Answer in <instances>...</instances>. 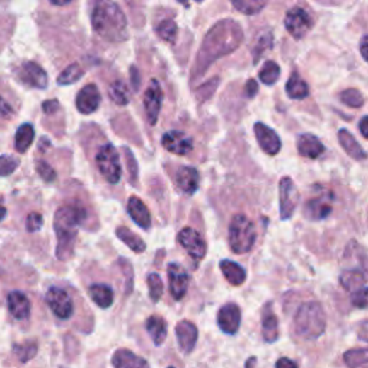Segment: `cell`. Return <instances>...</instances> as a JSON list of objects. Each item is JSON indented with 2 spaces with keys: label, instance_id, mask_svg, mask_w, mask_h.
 <instances>
[{
  "label": "cell",
  "instance_id": "cell-26",
  "mask_svg": "<svg viewBox=\"0 0 368 368\" xmlns=\"http://www.w3.org/2000/svg\"><path fill=\"white\" fill-rule=\"evenodd\" d=\"M8 309L15 319H28L30 315V301L23 292L13 291L8 295Z\"/></svg>",
  "mask_w": 368,
  "mask_h": 368
},
{
  "label": "cell",
  "instance_id": "cell-36",
  "mask_svg": "<svg viewBox=\"0 0 368 368\" xmlns=\"http://www.w3.org/2000/svg\"><path fill=\"white\" fill-rule=\"evenodd\" d=\"M108 96L117 105H127L130 103V91L124 81H114L108 88Z\"/></svg>",
  "mask_w": 368,
  "mask_h": 368
},
{
  "label": "cell",
  "instance_id": "cell-39",
  "mask_svg": "<svg viewBox=\"0 0 368 368\" xmlns=\"http://www.w3.org/2000/svg\"><path fill=\"white\" fill-rule=\"evenodd\" d=\"M280 76H281V67L273 61H266L265 65L262 67V69L259 71L260 81L268 86L278 82Z\"/></svg>",
  "mask_w": 368,
  "mask_h": 368
},
{
  "label": "cell",
  "instance_id": "cell-21",
  "mask_svg": "<svg viewBox=\"0 0 368 368\" xmlns=\"http://www.w3.org/2000/svg\"><path fill=\"white\" fill-rule=\"evenodd\" d=\"M297 150L301 157L316 160L326 151V146L314 134H301L297 140Z\"/></svg>",
  "mask_w": 368,
  "mask_h": 368
},
{
  "label": "cell",
  "instance_id": "cell-45",
  "mask_svg": "<svg viewBox=\"0 0 368 368\" xmlns=\"http://www.w3.org/2000/svg\"><path fill=\"white\" fill-rule=\"evenodd\" d=\"M19 166V160L13 156L5 154L0 156V177H6L15 173V170Z\"/></svg>",
  "mask_w": 368,
  "mask_h": 368
},
{
  "label": "cell",
  "instance_id": "cell-58",
  "mask_svg": "<svg viewBox=\"0 0 368 368\" xmlns=\"http://www.w3.org/2000/svg\"><path fill=\"white\" fill-rule=\"evenodd\" d=\"M358 128H360V132L362 134V137H365L368 140V115L362 117L358 122Z\"/></svg>",
  "mask_w": 368,
  "mask_h": 368
},
{
  "label": "cell",
  "instance_id": "cell-9",
  "mask_svg": "<svg viewBox=\"0 0 368 368\" xmlns=\"http://www.w3.org/2000/svg\"><path fill=\"white\" fill-rule=\"evenodd\" d=\"M299 203V192L294 180L285 176L280 180V216L281 220H289Z\"/></svg>",
  "mask_w": 368,
  "mask_h": 368
},
{
  "label": "cell",
  "instance_id": "cell-12",
  "mask_svg": "<svg viewBox=\"0 0 368 368\" xmlns=\"http://www.w3.org/2000/svg\"><path fill=\"white\" fill-rule=\"evenodd\" d=\"M241 322H242V312L239 305L229 302L219 309L217 326L224 334L235 335L241 328Z\"/></svg>",
  "mask_w": 368,
  "mask_h": 368
},
{
  "label": "cell",
  "instance_id": "cell-15",
  "mask_svg": "<svg viewBox=\"0 0 368 368\" xmlns=\"http://www.w3.org/2000/svg\"><path fill=\"white\" fill-rule=\"evenodd\" d=\"M16 76L19 78V81L22 84H25L26 86L30 88H36V89H45L48 86V74L45 72V69L42 67H39L35 62H23L18 71H16Z\"/></svg>",
  "mask_w": 368,
  "mask_h": 368
},
{
  "label": "cell",
  "instance_id": "cell-54",
  "mask_svg": "<svg viewBox=\"0 0 368 368\" xmlns=\"http://www.w3.org/2000/svg\"><path fill=\"white\" fill-rule=\"evenodd\" d=\"M358 340L368 343V319L367 321H361L358 326Z\"/></svg>",
  "mask_w": 368,
  "mask_h": 368
},
{
  "label": "cell",
  "instance_id": "cell-47",
  "mask_svg": "<svg viewBox=\"0 0 368 368\" xmlns=\"http://www.w3.org/2000/svg\"><path fill=\"white\" fill-rule=\"evenodd\" d=\"M217 85H219V78H213V79L207 81L206 84H203V85L197 89L199 100H202V101L209 100V98L214 94V91H216Z\"/></svg>",
  "mask_w": 368,
  "mask_h": 368
},
{
  "label": "cell",
  "instance_id": "cell-51",
  "mask_svg": "<svg viewBox=\"0 0 368 368\" xmlns=\"http://www.w3.org/2000/svg\"><path fill=\"white\" fill-rule=\"evenodd\" d=\"M13 114H15L13 108L2 97H0V120H9L13 117Z\"/></svg>",
  "mask_w": 368,
  "mask_h": 368
},
{
  "label": "cell",
  "instance_id": "cell-52",
  "mask_svg": "<svg viewBox=\"0 0 368 368\" xmlns=\"http://www.w3.org/2000/svg\"><path fill=\"white\" fill-rule=\"evenodd\" d=\"M258 92H259L258 82L255 79H248V82L245 85V96L252 100V98H255L258 96Z\"/></svg>",
  "mask_w": 368,
  "mask_h": 368
},
{
  "label": "cell",
  "instance_id": "cell-13",
  "mask_svg": "<svg viewBox=\"0 0 368 368\" xmlns=\"http://www.w3.org/2000/svg\"><path fill=\"white\" fill-rule=\"evenodd\" d=\"M168 273V287L170 294L176 301H180L188 294L189 284H190V276L181 265L171 262L167 268Z\"/></svg>",
  "mask_w": 368,
  "mask_h": 368
},
{
  "label": "cell",
  "instance_id": "cell-1",
  "mask_svg": "<svg viewBox=\"0 0 368 368\" xmlns=\"http://www.w3.org/2000/svg\"><path fill=\"white\" fill-rule=\"evenodd\" d=\"M242 42L243 29L236 21H219L205 36L193 68V79L203 76L217 59L235 52Z\"/></svg>",
  "mask_w": 368,
  "mask_h": 368
},
{
  "label": "cell",
  "instance_id": "cell-29",
  "mask_svg": "<svg viewBox=\"0 0 368 368\" xmlns=\"http://www.w3.org/2000/svg\"><path fill=\"white\" fill-rule=\"evenodd\" d=\"M146 330L149 333V335L151 337L153 343L160 347L163 345V343L167 338V333H168V327L167 322L163 316L160 315H151L150 318H147L146 321Z\"/></svg>",
  "mask_w": 368,
  "mask_h": 368
},
{
  "label": "cell",
  "instance_id": "cell-18",
  "mask_svg": "<svg viewBox=\"0 0 368 368\" xmlns=\"http://www.w3.org/2000/svg\"><path fill=\"white\" fill-rule=\"evenodd\" d=\"M343 259L347 263L345 269H354L361 272L368 281V253L362 245L355 241H351L344 251Z\"/></svg>",
  "mask_w": 368,
  "mask_h": 368
},
{
  "label": "cell",
  "instance_id": "cell-5",
  "mask_svg": "<svg viewBox=\"0 0 368 368\" xmlns=\"http://www.w3.org/2000/svg\"><path fill=\"white\" fill-rule=\"evenodd\" d=\"M229 246L236 255L249 253L256 242V229L245 214H235L229 224Z\"/></svg>",
  "mask_w": 368,
  "mask_h": 368
},
{
  "label": "cell",
  "instance_id": "cell-28",
  "mask_svg": "<svg viewBox=\"0 0 368 368\" xmlns=\"http://www.w3.org/2000/svg\"><path fill=\"white\" fill-rule=\"evenodd\" d=\"M220 270L223 273V276L226 278V281L234 285V287H241L245 284L246 281V270L234 260H229V259H223L220 260Z\"/></svg>",
  "mask_w": 368,
  "mask_h": 368
},
{
  "label": "cell",
  "instance_id": "cell-24",
  "mask_svg": "<svg viewBox=\"0 0 368 368\" xmlns=\"http://www.w3.org/2000/svg\"><path fill=\"white\" fill-rule=\"evenodd\" d=\"M262 337L268 344L275 343L280 337V321L275 315L270 302H268L262 311Z\"/></svg>",
  "mask_w": 368,
  "mask_h": 368
},
{
  "label": "cell",
  "instance_id": "cell-27",
  "mask_svg": "<svg viewBox=\"0 0 368 368\" xmlns=\"http://www.w3.org/2000/svg\"><path fill=\"white\" fill-rule=\"evenodd\" d=\"M338 142H340V146L343 147V150L347 153V156H350L352 160L362 161L367 159V153L364 151V149L360 146V143L355 140L354 135L348 130L341 128L338 131Z\"/></svg>",
  "mask_w": 368,
  "mask_h": 368
},
{
  "label": "cell",
  "instance_id": "cell-11",
  "mask_svg": "<svg viewBox=\"0 0 368 368\" xmlns=\"http://www.w3.org/2000/svg\"><path fill=\"white\" fill-rule=\"evenodd\" d=\"M177 239L181 248L186 251L196 262L202 260L206 256V251H207L206 242L203 241L197 230H195L193 227H184L183 230H180Z\"/></svg>",
  "mask_w": 368,
  "mask_h": 368
},
{
  "label": "cell",
  "instance_id": "cell-20",
  "mask_svg": "<svg viewBox=\"0 0 368 368\" xmlns=\"http://www.w3.org/2000/svg\"><path fill=\"white\" fill-rule=\"evenodd\" d=\"M176 337H177L180 350L184 354H190L197 344L199 330L192 321L183 319L176 326Z\"/></svg>",
  "mask_w": 368,
  "mask_h": 368
},
{
  "label": "cell",
  "instance_id": "cell-32",
  "mask_svg": "<svg viewBox=\"0 0 368 368\" xmlns=\"http://www.w3.org/2000/svg\"><path fill=\"white\" fill-rule=\"evenodd\" d=\"M365 282H368L365 276H364L361 272L354 270V269H344V270L341 272V275H340V284H341V287H343L345 291L351 292V294H354V292L362 289L364 285H365Z\"/></svg>",
  "mask_w": 368,
  "mask_h": 368
},
{
  "label": "cell",
  "instance_id": "cell-56",
  "mask_svg": "<svg viewBox=\"0 0 368 368\" xmlns=\"http://www.w3.org/2000/svg\"><path fill=\"white\" fill-rule=\"evenodd\" d=\"M42 108H43V111H45L46 114H54L55 111H58L59 104H58L57 100H54V101H45L43 105H42Z\"/></svg>",
  "mask_w": 368,
  "mask_h": 368
},
{
  "label": "cell",
  "instance_id": "cell-8",
  "mask_svg": "<svg viewBox=\"0 0 368 368\" xmlns=\"http://www.w3.org/2000/svg\"><path fill=\"white\" fill-rule=\"evenodd\" d=\"M284 23L289 35L297 40L304 39L308 35V32L314 28V19L311 13L301 6L291 8L285 15Z\"/></svg>",
  "mask_w": 368,
  "mask_h": 368
},
{
  "label": "cell",
  "instance_id": "cell-23",
  "mask_svg": "<svg viewBox=\"0 0 368 368\" xmlns=\"http://www.w3.org/2000/svg\"><path fill=\"white\" fill-rule=\"evenodd\" d=\"M177 184L183 193L186 195H195L199 190V184H200V174L197 171V168L190 167V166H184L180 167L177 174Z\"/></svg>",
  "mask_w": 368,
  "mask_h": 368
},
{
  "label": "cell",
  "instance_id": "cell-63",
  "mask_svg": "<svg viewBox=\"0 0 368 368\" xmlns=\"http://www.w3.org/2000/svg\"><path fill=\"white\" fill-rule=\"evenodd\" d=\"M167 368H176V367H167Z\"/></svg>",
  "mask_w": 368,
  "mask_h": 368
},
{
  "label": "cell",
  "instance_id": "cell-14",
  "mask_svg": "<svg viewBox=\"0 0 368 368\" xmlns=\"http://www.w3.org/2000/svg\"><path fill=\"white\" fill-rule=\"evenodd\" d=\"M161 146L168 153L177 156H186L193 150V138L183 131L171 130L163 135Z\"/></svg>",
  "mask_w": 368,
  "mask_h": 368
},
{
  "label": "cell",
  "instance_id": "cell-30",
  "mask_svg": "<svg viewBox=\"0 0 368 368\" xmlns=\"http://www.w3.org/2000/svg\"><path fill=\"white\" fill-rule=\"evenodd\" d=\"M88 295H89V298L92 301H94L103 309L110 308L113 305V302H114V291L107 284L91 285L88 288Z\"/></svg>",
  "mask_w": 368,
  "mask_h": 368
},
{
  "label": "cell",
  "instance_id": "cell-22",
  "mask_svg": "<svg viewBox=\"0 0 368 368\" xmlns=\"http://www.w3.org/2000/svg\"><path fill=\"white\" fill-rule=\"evenodd\" d=\"M111 364L114 368H150L146 358L127 348H118L111 357Z\"/></svg>",
  "mask_w": 368,
  "mask_h": 368
},
{
  "label": "cell",
  "instance_id": "cell-4",
  "mask_svg": "<svg viewBox=\"0 0 368 368\" xmlns=\"http://www.w3.org/2000/svg\"><path fill=\"white\" fill-rule=\"evenodd\" d=\"M326 327L327 315L319 302H304L297 309L294 316V331L299 338L316 340L324 334Z\"/></svg>",
  "mask_w": 368,
  "mask_h": 368
},
{
  "label": "cell",
  "instance_id": "cell-25",
  "mask_svg": "<svg viewBox=\"0 0 368 368\" xmlns=\"http://www.w3.org/2000/svg\"><path fill=\"white\" fill-rule=\"evenodd\" d=\"M127 210L137 226H140L142 229H146V230L151 227L150 210L140 197L131 196L127 203Z\"/></svg>",
  "mask_w": 368,
  "mask_h": 368
},
{
  "label": "cell",
  "instance_id": "cell-43",
  "mask_svg": "<svg viewBox=\"0 0 368 368\" xmlns=\"http://www.w3.org/2000/svg\"><path fill=\"white\" fill-rule=\"evenodd\" d=\"M234 8L238 9L239 12L245 13V15H256L259 13L265 6H266V2H252V0H235V2H232Z\"/></svg>",
  "mask_w": 368,
  "mask_h": 368
},
{
  "label": "cell",
  "instance_id": "cell-48",
  "mask_svg": "<svg viewBox=\"0 0 368 368\" xmlns=\"http://www.w3.org/2000/svg\"><path fill=\"white\" fill-rule=\"evenodd\" d=\"M351 304L358 309H367L368 308V288H362L351 295Z\"/></svg>",
  "mask_w": 368,
  "mask_h": 368
},
{
  "label": "cell",
  "instance_id": "cell-40",
  "mask_svg": "<svg viewBox=\"0 0 368 368\" xmlns=\"http://www.w3.org/2000/svg\"><path fill=\"white\" fill-rule=\"evenodd\" d=\"M340 100L343 104H345L347 107H351V108H361L365 103L362 94L355 88L344 89L340 94Z\"/></svg>",
  "mask_w": 368,
  "mask_h": 368
},
{
  "label": "cell",
  "instance_id": "cell-53",
  "mask_svg": "<svg viewBox=\"0 0 368 368\" xmlns=\"http://www.w3.org/2000/svg\"><path fill=\"white\" fill-rule=\"evenodd\" d=\"M130 76H131V85L134 91L140 89V84H142V75L138 72V69L135 67H131L130 69Z\"/></svg>",
  "mask_w": 368,
  "mask_h": 368
},
{
  "label": "cell",
  "instance_id": "cell-33",
  "mask_svg": "<svg viewBox=\"0 0 368 368\" xmlns=\"http://www.w3.org/2000/svg\"><path fill=\"white\" fill-rule=\"evenodd\" d=\"M273 48V35L272 30L266 29L259 33V36L255 39L253 46H252V57H253V64L256 65L260 58L269 52Z\"/></svg>",
  "mask_w": 368,
  "mask_h": 368
},
{
  "label": "cell",
  "instance_id": "cell-7",
  "mask_svg": "<svg viewBox=\"0 0 368 368\" xmlns=\"http://www.w3.org/2000/svg\"><path fill=\"white\" fill-rule=\"evenodd\" d=\"M316 188L319 193L315 195V197L309 199L304 206V216L312 222L324 220L330 217L333 213L331 203L334 200V193L327 188H321V186Z\"/></svg>",
  "mask_w": 368,
  "mask_h": 368
},
{
  "label": "cell",
  "instance_id": "cell-16",
  "mask_svg": "<svg viewBox=\"0 0 368 368\" xmlns=\"http://www.w3.org/2000/svg\"><path fill=\"white\" fill-rule=\"evenodd\" d=\"M255 135L259 147L268 154V156H276L282 149L281 137L275 130H272L269 125L263 122H256L253 127Z\"/></svg>",
  "mask_w": 368,
  "mask_h": 368
},
{
  "label": "cell",
  "instance_id": "cell-55",
  "mask_svg": "<svg viewBox=\"0 0 368 368\" xmlns=\"http://www.w3.org/2000/svg\"><path fill=\"white\" fill-rule=\"evenodd\" d=\"M360 54L365 62H368V33L364 35L360 40Z\"/></svg>",
  "mask_w": 368,
  "mask_h": 368
},
{
  "label": "cell",
  "instance_id": "cell-10",
  "mask_svg": "<svg viewBox=\"0 0 368 368\" xmlns=\"http://www.w3.org/2000/svg\"><path fill=\"white\" fill-rule=\"evenodd\" d=\"M45 301L48 304L50 309L59 319H69L74 315V301L69 294L58 287H52L45 295Z\"/></svg>",
  "mask_w": 368,
  "mask_h": 368
},
{
  "label": "cell",
  "instance_id": "cell-62",
  "mask_svg": "<svg viewBox=\"0 0 368 368\" xmlns=\"http://www.w3.org/2000/svg\"><path fill=\"white\" fill-rule=\"evenodd\" d=\"M59 368H67V367H62V365H61V367H59Z\"/></svg>",
  "mask_w": 368,
  "mask_h": 368
},
{
  "label": "cell",
  "instance_id": "cell-31",
  "mask_svg": "<svg viewBox=\"0 0 368 368\" xmlns=\"http://www.w3.org/2000/svg\"><path fill=\"white\" fill-rule=\"evenodd\" d=\"M287 94L291 100H305L309 96V85L302 79L298 72H292L287 82Z\"/></svg>",
  "mask_w": 368,
  "mask_h": 368
},
{
  "label": "cell",
  "instance_id": "cell-57",
  "mask_svg": "<svg viewBox=\"0 0 368 368\" xmlns=\"http://www.w3.org/2000/svg\"><path fill=\"white\" fill-rule=\"evenodd\" d=\"M276 368H298V367H297V364L292 360H289L287 357H282V358H280L278 361H276Z\"/></svg>",
  "mask_w": 368,
  "mask_h": 368
},
{
  "label": "cell",
  "instance_id": "cell-17",
  "mask_svg": "<svg viewBox=\"0 0 368 368\" xmlns=\"http://www.w3.org/2000/svg\"><path fill=\"white\" fill-rule=\"evenodd\" d=\"M163 89L157 79H151L147 91L144 92V108L150 125H156L159 121L161 104H163Z\"/></svg>",
  "mask_w": 368,
  "mask_h": 368
},
{
  "label": "cell",
  "instance_id": "cell-59",
  "mask_svg": "<svg viewBox=\"0 0 368 368\" xmlns=\"http://www.w3.org/2000/svg\"><path fill=\"white\" fill-rule=\"evenodd\" d=\"M256 361H258L256 357L248 358V361H246V364H245V368H255V367H256Z\"/></svg>",
  "mask_w": 368,
  "mask_h": 368
},
{
  "label": "cell",
  "instance_id": "cell-34",
  "mask_svg": "<svg viewBox=\"0 0 368 368\" xmlns=\"http://www.w3.org/2000/svg\"><path fill=\"white\" fill-rule=\"evenodd\" d=\"M35 130L32 124H22L15 135V150L21 154L26 153L33 143Z\"/></svg>",
  "mask_w": 368,
  "mask_h": 368
},
{
  "label": "cell",
  "instance_id": "cell-61",
  "mask_svg": "<svg viewBox=\"0 0 368 368\" xmlns=\"http://www.w3.org/2000/svg\"><path fill=\"white\" fill-rule=\"evenodd\" d=\"M54 6H67L71 5V2H51Z\"/></svg>",
  "mask_w": 368,
  "mask_h": 368
},
{
  "label": "cell",
  "instance_id": "cell-50",
  "mask_svg": "<svg viewBox=\"0 0 368 368\" xmlns=\"http://www.w3.org/2000/svg\"><path fill=\"white\" fill-rule=\"evenodd\" d=\"M124 154L127 159V166L130 170V181L131 183H137V176H138V167H137V161L134 154L131 153L130 149H124Z\"/></svg>",
  "mask_w": 368,
  "mask_h": 368
},
{
  "label": "cell",
  "instance_id": "cell-46",
  "mask_svg": "<svg viewBox=\"0 0 368 368\" xmlns=\"http://www.w3.org/2000/svg\"><path fill=\"white\" fill-rule=\"evenodd\" d=\"M35 168L38 171V174L45 180V181H55L57 180V171L52 168V166H50L46 161H36Z\"/></svg>",
  "mask_w": 368,
  "mask_h": 368
},
{
  "label": "cell",
  "instance_id": "cell-60",
  "mask_svg": "<svg viewBox=\"0 0 368 368\" xmlns=\"http://www.w3.org/2000/svg\"><path fill=\"white\" fill-rule=\"evenodd\" d=\"M6 214H8V210H6L4 206H0V222H2V220L5 219Z\"/></svg>",
  "mask_w": 368,
  "mask_h": 368
},
{
  "label": "cell",
  "instance_id": "cell-19",
  "mask_svg": "<svg viewBox=\"0 0 368 368\" xmlns=\"http://www.w3.org/2000/svg\"><path fill=\"white\" fill-rule=\"evenodd\" d=\"M76 110L81 114L96 113L101 104V92L96 84L85 85L76 96Z\"/></svg>",
  "mask_w": 368,
  "mask_h": 368
},
{
  "label": "cell",
  "instance_id": "cell-35",
  "mask_svg": "<svg viewBox=\"0 0 368 368\" xmlns=\"http://www.w3.org/2000/svg\"><path fill=\"white\" fill-rule=\"evenodd\" d=\"M117 238L121 241V242H124L131 251H134L135 253H143L144 251H146V243H144V241L138 236V235H135V234H132L131 230L128 229V227H125V226H120V227H117Z\"/></svg>",
  "mask_w": 368,
  "mask_h": 368
},
{
  "label": "cell",
  "instance_id": "cell-37",
  "mask_svg": "<svg viewBox=\"0 0 368 368\" xmlns=\"http://www.w3.org/2000/svg\"><path fill=\"white\" fill-rule=\"evenodd\" d=\"M343 358L348 368H364L368 365V348H352Z\"/></svg>",
  "mask_w": 368,
  "mask_h": 368
},
{
  "label": "cell",
  "instance_id": "cell-6",
  "mask_svg": "<svg viewBox=\"0 0 368 368\" xmlns=\"http://www.w3.org/2000/svg\"><path fill=\"white\" fill-rule=\"evenodd\" d=\"M96 163L101 176L110 184H118V181L121 180L122 168H121L120 154L113 144H104L103 147L98 149V153L96 156Z\"/></svg>",
  "mask_w": 368,
  "mask_h": 368
},
{
  "label": "cell",
  "instance_id": "cell-38",
  "mask_svg": "<svg viewBox=\"0 0 368 368\" xmlns=\"http://www.w3.org/2000/svg\"><path fill=\"white\" fill-rule=\"evenodd\" d=\"M12 350H13V354L16 355V358L19 360V362L26 364V362H29L30 360H33L36 357V354H38V343L28 340V341L21 343V344H13Z\"/></svg>",
  "mask_w": 368,
  "mask_h": 368
},
{
  "label": "cell",
  "instance_id": "cell-41",
  "mask_svg": "<svg viewBox=\"0 0 368 368\" xmlns=\"http://www.w3.org/2000/svg\"><path fill=\"white\" fill-rule=\"evenodd\" d=\"M84 76V69L78 64H72L67 67L58 76L59 85H72Z\"/></svg>",
  "mask_w": 368,
  "mask_h": 368
},
{
  "label": "cell",
  "instance_id": "cell-2",
  "mask_svg": "<svg viewBox=\"0 0 368 368\" xmlns=\"http://www.w3.org/2000/svg\"><path fill=\"white\" fill-rule=\"evenodd\" d=\"M85 219L86 210L79 206H65L55 212L54 229L58 238L57 256L59 260H67L72 256L78 229Z\"/></svg>",
  "mask_w": 368,
  "mask_h": 368
},
{
  "label": "cell",
  "instance_id": "cell-44",
  "mask_svg": "<svg viewBox=\"0 0 368 368\" xmlns=\"http://www.w3.org/2000/svg\"><path fill=\"white\" fill-rule=\"evenodd\" d=\"M156 30H157V33H159V36H160L161 39H164L166 42L173 43V42L176 40L178 28H177V25L174 23V21L166 19V21H163V22L159 23V26H157Z\"/></svg>",
  "mask_w": 368,
  "mask_h": 368
},
{
  "label": "cell",
  "instance_id": "cell-49",
  "mask_svg": "<svg viewBox=\"0 0 368 368\" xmlns=\"http://www.w3.org/2000/svg\"><path fill=\"white\" fill-rule=\"evenodd\" d=\"M43 226V217L40 213H30L26 219V230L29 234H35V232H39L40 227Z\"/></svg>",
  "mask_w": 368,
  "mask_h": 368
},
{
  "label": "cell",
  "instance_id": "cell-3",
  "mask_svg": "<svg viewBox=\"0 0 368 368\" xmlns=\"http://www.w3.org/2000/svg\"><path fill=\"white\" fill-rule=\"evenodd\" d=\"M92 28L108 42H121L127 38V16L118 4L98 2L91 16Z\"/></svg>",
  "mask_w": 368,
  "mask_h": 368
},
{
  "label": "cell",
  "instance_id": "cell-42",
  "mask_svg": "<svg viewBox=\"0 0 368 368\" xmlns=\"http://www.w3.org/2000/svg\"><path fill=\"white\" fill-rule=\"evenodd\" d=\"M147 285H149V292H150V298L153 302H159L163 297L164 292V284L160 278L159 273H150L147 276Z\"/></svg>",
  "mask_w": 368,
  "mask_h": 368
}]
</instances>
